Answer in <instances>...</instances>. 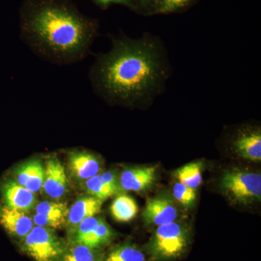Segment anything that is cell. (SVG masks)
Wrapping results in <instances>:
<instances>
[{
  "instance_id": "4",
  "label": "cell",
  "mask_w": 261,
  "mask_h": 261,
  "mask_svg": "<svg viewBox=\"0 0 261 261\" xmlns=\"http://www.w3.org/2000/svg\"><path fill=\"white\" fill-rule=\"evenodd\" d=\"M21 247L35 261H59L66 249L53 229L37 226L22 240Z\"/></svg>"
},
{
  "instance_id": "19",
  "label": "cell",
  "mask_w": 261,
  "mask_h": 261,
  "mask_svg": "<svg viewBox=\"0 0 261 261\" xmlns=\"http://www.w3.org/2000/svg\"><path fill=\"white\" fill-rule=\"evenodd\" d=\"M202 163L192 162L178 168L175 172V176L178 182L196 190L202 181Z\"/></svg>"
},
{
  "instance_id": "18",
  "label": "cell",
  "mask_w": 261,
  "mask_h": 261,
  "mask_svg": "<svg viewBox=\"0 0 261 261\" xmlns=\"http://www.w3.org/2000/svg\"><path fill=\"white\" fill-rule=\"evenodd\" d=\"M103 261H146V256L135 245L124 243L111 249Z\"/></svg>"
},
{
  "instance_id": "16",
  "label": "cell",
  "mask_w": 261,
  "mask_h": 261,
  "mask_svg": "<svg viewBox=\"0 0 261 261\" xmlns=\"http://www.w3.org/2000/svg\"><path fill=\"white\" fill-rule=\"evenodd\" d=\"M114 234L112 228L102 219L92 232L81 239L75 244H81L94 250H99L111 243Z\"/></svg>"
},
{
  "instance_id": "10",
  "label": "cell",
  "mask_w": 261,
  "mask_h": 261,
  "mask_svg": "<svg viewBox=\"0 0 261 261\" xmlns=\"http://www.w3.org/2000/svg\"><path fill=\"white\" fill-rule=\"evenodd\" d=\"M156 166L128 168L119 176L121 191L145 192L152 186L157 176Z\"/></svg>"
},
{
  "instance_id": "6",
  "label": "cell",
  "mask_w": 261,
  "mask_h": 261,
  "mask_svg": "<svg viewBox=\"0 0 261 261\" xmlns=\"http://www.w3.org/2000/svg\"><path fill=\"white\" fill-rule=\"evenodd\" d=\"M231 147L240 157L254 162L261 161V132L259 127L239 128L231 140Z\"/></svg>"
},
{
  "instance_id": "2",
  "label": "cell",
  "mask_w": 261,
  "mask_h": 261,
  "mask_svg": "<svg viewBox=\"0 0 261 261\" xmlns=\"http://www.w3.org/2000/svg\"><path fill=\"white\" fill-rule=\"evenodd\" d=\"M19 25L33 53L58 65L82 61L99 29L97 20L83 14L72 0H23Z\"/></svg>"
},
{
  "instance_id": "14",
  "label": "cell",
  "mask_w": 261,
  "mask_h": 261,
  "mask_svg": "<svg viewBox=\"0 0 261 261\" xmlns=\"http://www.w3.org/2000/svg\"><path fill=\"white\" fill-rule=\"evenodd\" d=\"M102 202L91 195L83 196L76 200L73 205L68 208L66 224L69 226L70 229L83 220L99 214Z\"/></svg>"
},
{
  "instance_id": "7",
  "label": "cell",
  "mask_w": 261,
  "mask_h": 261,
  "mask_svg": "<svg viewBox=\"0 0 261 261\" xmlns=\"http://www.w3.org/2000/svg\"><path fill=\"white\" fill-rule=\"evenodd\" d=\"M142 217L147 224L154 226L171 224L177 219V207L169 196L157 195L147 200Z\"/></svg>"
},
{
  "instance_id": "8",
  "label": "cell",
  "mask_w": 261,
  "mask_h": 261,
  "mask_svg": "<svg viewBox=\"0 0 261 261\" xmlns=\"http://www.w3.org/2000/svg\"><path fill=\"white\" fill-rule=\"evenodd\" d=\"M1 193L5 205L10 208L29 213L37 205L36 194L29 191L15 179L3 182Z\"/></svg>"
},
{
  "instance_id": "17",
  "label": "cell",
  "mask_w": 261,
  "mask_h": 261,
  "mask_svg": "<svg viewBox=\"0 0 261 261\" xmlns=\"http://www.w3.org/2000/svg\"><path fill=\"white\" fill-rule=\"evenodd\" d=\"M104 257L99 250H94L81 244L70 243L59 261H103Z\"/></svg>"
},
{
  "instance_id": "9",
  "label": "cell",
  "mask_w": 261,
  "mask_h": 261,
  "mask_svg": "<svg viewBox=\"0 0 261 261\" xmlns=\"http://www.w3.org/2000/svg\"><path fill=\"white\" fill-rule=\"evenodd\" d=\"M68 167L75 179L87 181L99 174L101 163L95 154L87 150H71L68 154Z\"/></svg>"
},
{
  "instance_id": "11",
  "label": "cell",
  "mask_w": 261,
  "mask_h": 261,
  "mask_svg": "<svg viewBox=\"0 0 261 261\" xmlns=\"http://www.w3.org/2000/svg\"><path fill=\"white\" fill-rule=\"evenodd\" d=\"M45 177L43 190L53 199L61 198L68 189V179L64 166L57 158H50L46 161Z\"/></svg>"
},
{
  "instance_id": "20",
  "label": "cell",
  "mask_w": 261,
  "mask_h": 261,
  "mask_svg": "<svg viewBox=\"0 0 261 261\" xmlns=\"http://www.w3.org/2000/svg\"><path fill=\"white\" fill-rule=\"evenodd\" d=\"M102 219L96 216L87 218L70 229V243H76L97 227Z\"/></svg>"
},
{
  "instance_id": "25",
  "label": "cell",
  "mask_w": 261,
  "mask_h": 261,
  "mask_svg": "<svg viewBox=\"0 0 261 261\" xmlns=\"http://www.w3.org/2000/svg\"><path fill=\"white\" fill-rule=\"evenodd\" d=\"M32 219L34 226H42L53 230L62 227L66 224L67 221L66 218L38 214L34 215Z\"/></svg>"
},
{
  "instance_id": "3",
  "label": "cell",
  "mask_w": 261,
  "mask_h": 261,
  "mask_svg": "<svg viewBox=\"0 0 261 261\" xmlns=\"http://www.w3.org/2000/svg\"><path fill=\"white\" fill-rule=\"evenodd\" d=\"M190 243V232L178 222L158 226L145 250L152 261H171L182 256Z\"/></svg>"
},
{
  "instance_id": "1",
  "label": "cell",
  "mask_w": 261,
  "mask_h": 261,
  "mask_svg": "<svg viewBox=\"0 0 261 261\" xmlns=\"http://www.w3.org/2000/svg\"><path fill=\"white\" fill-rule=\"evenodd\" d=\"M111 41V49L98 55L89 69L94 93L111 105L149 106L164 92L172 72L164 43L149 33Z\"/></svg>"
},
{
  "instance_id": "24",
  "label": "cell",
  "mask_w": 261,
  "mask_h": 261,
  "mask_svg": "<svg viewBox=\"0 0 261 261\" xmlns=\"http://www.w3.org/2000/svg\"><path fill=\"white\" fill-rule=\"evenodd\" d=\"M173 195L174 198L186 208L192 207L197 198L196 190L187 187L180 182H176L173 186Z\"/></svg>"
},
{
  "instance_id": "26",
  "label": "cell",
  "mask_w": 261,
  "mask_h": 261,
  "mask_svg": "<svg viewBox=\"0 0 261 261\" xmlns=\"http://www.w3.org/2000/svg\"><path fill=\"white\" fill-rule=\"evenodd\" d=\"M132 11L143 15H155L161 0H130Z\"/></svg>"
},
{
  "instance_id": "12",
  "label": "cell",
  "mask_w": 261,
  "mask_h": 261,
  "mask_svg": "<svg viewBox=\"0 0 261 261\" xmlns=\"http://www.w3.org/2000/svg\"><path fill=\"white\" fill-rule=\"evenodd\" d=\"M0 224L10 236L23 240L34 227L32 218L27 213L0 206Z\"/></svg>"
},
{
  "instance_id": "28",
  "label": "cell",
  "mask_w": 261,
  "mask_h": 261,
  "mask_svg": "<svg viewBox=\"0 0 261 261\" xmlns=\"http://www.w3.org/2000/svg\"><path fill=\"white\" fill-rule=\"evenodd\" d=\"M91 1L102 10L108 9L112 5H120L126 7L128 9L132 10L130 0H91Z\"/></svg>"
},
{
  "instance_id": "23",
  "label": "cell",
  "mask_w": 261,
  "mask_h": 261,
  "mask_svg": "<svg viewBox=\"0 0 261 261\" xmlns=\"http://www.w3.org/2000/svg\"><path fill=\"white\" fill-rule=\"evenodd\" d=\"M197 0H161L156 15H168L185 11Z\"/></svg>"
},
{
  "instance_id": "13",
  "label": "cell",
  "mask_w": 261,
  "mask_h": 261,
  "mask_svg": "<svg viewBox=\"0 0 261 261\" xmlns=\"http://www.w3.org/2000/svg\"><path fill=\"white\" fill-rule=\"evenodd\" d=\"M15 181L33 193L41 191L45 177V169L38 159L22 163L15 169Z\"/></svg>"
},
{
  "instance_id": "15",
  "label": "cell",
  "mask_w": 261,
  "mask_h": 261,
  "mask_svg": "<svg viewBox=\"0 0 261 261\" xmlns=\"http://www.w3.org/2000/svg\"><path fill=\"white\" fill-rule=\"evenodd\" d=\"M139 207L136 201L125 194L117 195L111 206L113 219L118 222H128L135 219L138 214Z\"/></svg>"
},
{
  "instance_id": "21",
  "label": "cell",
  "mask_w": 261,
  "mask_h": 261,
  "mask_svg": "<svg viewBox=\"0 0 261 261\" xmlns=\"http://www.w3.org/2000/svg\"><path fill=\"white\" fill-rule=\"evenodd\" d=\"M84 187L89 195L102 201L114 195L113 192L102 181L99 174L85 181Z\"/></svg>"
},
{
  "instance_id": "27",
  "label": "cell",
  "mask_w": 261,
  "mask_h": 261,
  "mask_svg": "<svg viewBox=\"0 0 261 261\" xmlns=\"http://www.w3.org/2000/svg\"><path fill=\"white\" fill-rule=\"evenodd\" d=\"M99 175L102 181L113 192L114 195L123 193L120 186L119 177H118L116 173L113 171H106Z\"/></svg>"
},
{
  "instance_id": "22",
  "label": "cell",
  "mask_w": 261,
  "mask_h": 261,
  "mask_svg": "<svg viewBox=\"0 0 261 261\" xmlns=\"http://www.w3.org/2000/svg\"><path fill=\"white\" fill-rule=\"evenodd\" d=\"M36 214L46 215V216H58L66 218L68 216V205L63 202L43 201L39 202L35 207Z\"/></svg>"
},
{
  "instance_id": "5",
  "label": "cell",
  "mask_w": 261,
  "mask_h": 261,
  "mask_svg": "<svg viewBox=\"0 0 261 261\" xmlns=\"http://www.w3.org/2000/svg\"><path fill=\"white\" fill-rule=\"evenodd\" d=\"M221 186L226 195L240 203L260 200V173L241 170L228 171L221 179Z\"/></svg>"
}]
</instances>
